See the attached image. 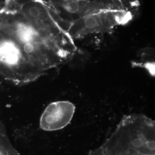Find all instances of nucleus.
Returning <instances> with one entry per match:
<instances>
[{
	"label": "nucleus",
	"instance_id": "3",
	"mask_svg": "<svg viewBox=\"0 0 155 155\" xmlns=\"http://www.w3.org/2000/svg\"><path fill=\"white\" fill-rule=\"evenodd\" d=\"M1 55H3L6 63L10 66H15L19 60V52L17 48L11 43H3L0 48Z\"/></svg>",
	"mask_w": 155,
	"mask_h": 155
},
{
	"label": "nucleus",
	"instance_id": "5",
	"mask_svg": "<svg viewBox=\"0 0 155 155\" xmlns=\"http://www.w3.org/2000/svg\"><path fill=\"white\" fill-rule=\"evenodd\" d=\"M34 46L32 43L31 42L25 43L23 46V50L26 54H31L34 51Z\"/></svg>",
	"mask_w": 155,
	"mask_h": 155
},
{
	"label": "nucleus",
	"instance_id": "9",
	"mask_svg": "<svg viewBox=\"0 0 155 155\" xmlns=\"http://www.w3.org/2000/svg\"><path fill=\"white\" fill-rule=\"evenodd\" d=\"M4 22V19L2 17L0 16V25H2Z\"/></svg>",
	"mask_w": 155,
	"mask_h": 155
},
{
	"label": "nucleus",
	"instance_id": "6",
	"mask_svg": "<svg viewBox=\"0 0 155 155\" xmlns=\"http://www.w3.org/2000/svg\"><path fill=\"white\" fill-rule=\"evenodd\" d=\"M37 34L39 37L42 39L47 38L48 36V31L45 28H39L37 31Z\"/></svg>",
	"mask_w": 155,
	"mask_h": 155
},
{
	"label": "nucleus",
	"instance_id": "1",
	"mask_svg": "<svg viewBox=\"0 0 155 155\" xmlns=\"http://www.w3.org/2000/svg\"><path fill=\"white\" fill-rule=\"evenodd\" d=\"M134 17L133 10L104 9L78 19L70 32L73 35L104 33L116 26L128 24Z\"/></svg>",
	"mask_w": 155,
	"mask_h": 155
},
{
	"label": "nucleus",
	"instance_id": "2",
	"mask_svg": "<svg viewBox=\"0 0 155 155\" xmlns=\"http://www.w3.org/2000/svg\"><path fill=\"white\" fill-rule=\"evenodd\" d=\"M75 110V106L69 101H58L50 103L41 116L40 127L47 131L63 129L71 122Z\"/></svg>",
	"mask_w": 155,
	"mask_h": 155
},
{
	"label": "nucleus",
	"instance_id": "8",
	"mask_svg": "<svg viewBox=\"0 0 155 155\" xmlns=\"http://www.w3.org/2000/svg\"><path fill=\"white\" fill-rule=\"evenodd\" d=\"M5 41V37L2 34L0 33V45L4 43Z\"/></svg>",
	"mask_w": 155,
	"mask_h": 155
},
{
	"label": "nucleus",
	"instance_id": "7",
	"mask_svg": "<svg viewBox=\"0 0 155 155\" xmlns=\"http://www.w3.org/2000/svg\"><path fill=\"white\" fill-rule=\"evenodd\" d=\"M38 19L42 22H45L49 19L48 14L46 11H41L39 14Z\"/></svg>",
	"mask_w": 155,
	"mask_h": 155
},
{
	"label": "nucleus",
	"instance_id": "4",
	"mask_svg": "<svg viewBox=\"0 0 155 155\" xmlns=\"http://www.w3.org/2000/svg\"><path fill=\"white\" fill-rule=\"evenodd\" d=\"M41 11L40 9L37 6H31L28 9V14L32 18H38Z\"/></svg>",
	"mask_w": 155,
	"mask_h": 155
},
{
	"label": "nucleus",
	"instance_id": "10",
	"mask_svg": "<svg viewBox=\"0 0 155 155\" xmlns=\"http://www.w3.org/2000/svg\"><path fill=\"white\" fill-rule=\"evenodd\" d=\"M0 55H1V52H0Z\"/></svg>",
	"mask_w": 155,
	"mask_h": 155
}]
</instances>
